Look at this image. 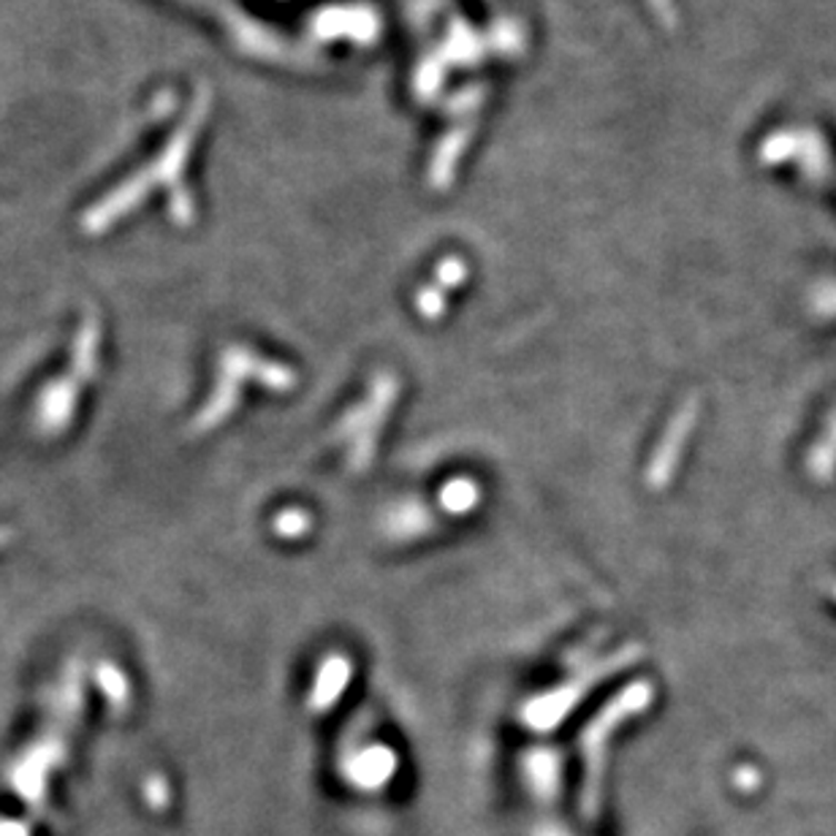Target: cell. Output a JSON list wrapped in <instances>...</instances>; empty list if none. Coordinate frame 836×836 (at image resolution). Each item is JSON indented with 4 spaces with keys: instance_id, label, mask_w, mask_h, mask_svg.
Returning a JSON list of instances; mask_svg holds the SVG:
<instances>
[{
    "instance_id": "obj_1",
    "label": "cell",
    "mask_w": 836,
    "mask_h": 836,
    "mask_svg": "<svg viewBox=\"0 0 836 836\" xmlns=\"http://www.w3.org/2000/svg\"><path fill=\"white\" fill-rule=\"evenodd\" d=\"M345 679H348V663L343 661V657H334V661L326 663V668H323L313 704L326 706L329 701L338 698L340 689L345 687Z\"/></svg>"
}]
</instances>
